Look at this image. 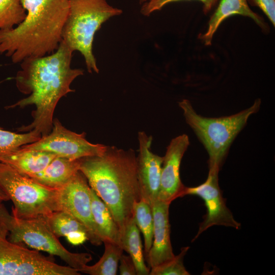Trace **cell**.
I'll use <instances>...</instances> for the list:
<instances>
[{
  "mask_svg": "<svg viewBox=\"0 0 275 275\" xmlns=\"http://www.w3.org/2000/svg\"><path fill=\"white\" fill-rule=\"evenodd\" d=\"M73 51L63 41L53 53L43 57L28 58L21 63L15 77L18 89L29 96L9 106L24 107L34 105L33 122L23 126L20 131L35 130L41 137L49 133L53 126V115L59 100L74 91L72 81L83 74V70L72 68Z\"/></svg>",
  "mask_w": 275,
  "mask_h": 275,
  "instance_id": "obj_1",
  "label": "cell"
},
{
  "mask_svg": "<svg viewBox=\"0 0 275 275\" xmlns=\"http://www.w3.org/2000/svg\"><path fill=\"white\" fill-rule=\"evenodd\" d=\"M135 151L106 146L101 155L79 159V171L106 205L121 234L132 218L134 203L141 200Z\"/></svg>",
  "mask_w": 275,
  "mask_h": 275,
  "instance_id": "obj_2",
  "label": "cell"
},
{
  "mask_svg": "<svg viewBox=\"0 0 275 275\" xmlns=\"http://www.w3.org/2000/svg\"><path fill=\"white\" fill-rule=\"evenodd\" d=\"M24 19L15 27L0 31V54L20 63L30 58L53 53L62 41L69 13V0H21Z\"/></svg>",
  "mask_w": 275,
  "mask_h": 275,
  "instance_id": "obj_3",
  "label": "cell"
},
{
  "mask_svg": "<svg viewBox=\"0 0 275 275\" xmlns=\"http://www.w3.org/2000/svg\"><path fill=\"white\" fill-rule=\"evenodd\" d=\"M261 101L257 99L249 108L228 116L209 118L198 114L187 99L178 102L187 124L203 144L209 156V170H217L229 148L246 125L249 117L258 112Z\"/></svg>",
  "mask_w": 275,
  "mask_h": 275,
  "instance_id": "obj_4",
  "label": "cell"
},
{
  "mask_svg": "<svg viewBox=\"0 0 275 275\" xmlns=\"http://www.w3.org/2000/svg\"><path fill=\"white\" fill-rule=\"evenodd\" d=\"M69 5L62 41L73 52L81 53L90 73H98L93 53L94 36L104 22L122 11L109 5L106 0H69Z\"/></svg>",
  "mask_w": 275,
  "mask_h": 275,
  "instance_id": "obj_5",
  "label": "cell"
},
{
  "mask_svg": "<svg viewBox=\"0 0 275 275\" xmlns=\"http://www.w3.org/2000/svg\"><path fill=\"white\" fill-rule=\"evenodd\" d=\"M0 224L8 231V238L38 251L58 256L68 266L80 270L92 260L87 253H72L66 249L54 234L44 217L20 218L11 214L0 203Z\"/></svg>",
  "mask_w": 275,
  "mask_h": 275,
  "instance_id": "obj_6",
  "label": "cell"
},
{
  "mask_svg": "<svg viewBox=\"0 0 275 275\" xmlns=\"http://www.w3.org/2000/svg\"><path fill=\"white\" fill-rule=\"evenodd\" d=\"M0 188L13 202L12 214L16 217H44L60 210L58 189L43 185L2 162Z\"/></svg>",
  "mask_w": 275,
  "mask_h": 275,
  "instance_id": "obj_7",
  "label": "cell"
},
{
  "mask_svg": "<svg viewBox=\"0 0 275 275\" xmlns=\"http://www.w3.org/2000/svg\"><path fill=\"white\" fill-rule=\"evenodd\" d=\"M8 231L0 224V275H79L69 266L56 263L37 250L8 238Z\"/></svg>",
  "mask_w": 275,
  "mask_h": 275,
  "instance_id": "obj_8",
  "label": "cell"
},
{
  "mask_svg": "<svg viewBox=\"0 0 275 275\" xmlns=\"http://www.w3.org/2000/svg\"><path fill=\"white\" fill-rule=\"evenodd\" d=\"M22 148L51 152L57 156L69 160L102 155L106 146L90 143L86 139V133L78 134L65 128L56 119L53 120L51 131L38 141L21 147Z\"/></svg>",
  "mask_w": 275,
  "mask_h": 275,
  "instance_id": "obj_9",
  "label": "cell"
},
{
  "mask_svg": "<svg viewBox=\"0 0 275 275\" xmlns=\"http://www.w3.org/2000/svg\"><path fill=\"white\" fill-rule=\"evenodd\" d=\"M58 191L60 210L69 213L86 227L88 240L92 244L101 245L103 242L98 234L92 212L91 187L86 177L78 171Z\"/></svg>",
  "mask_w": 275,
  "mask_h": 275,
  "instance_id": "obj_10",
  "label": "cell"
},
{
  "mask_svg": "<svg viewBox=\"0 0 275 275\" xmlns=\"http://www.w3.org/2000/svg\"><path fill=\"white\" fill-rule=\"evenodd\" d=\"M219 170H209L208 177L203 183L194 187H186L184 195H195L203 199L207 212L199 225L193 241L207 229L213 226H223L239 229L240 223L236 221L227 207L218 184Z\"/></svg>",
  "mask_w": 275,
  "mask_h": 275,
  "instance_id": "obj_11",
  "label": "cell"
},
{
  "mask_svg": "<svg viewBox=\"0 0 275 275\" xmlns=\"http://www.w3.org/2000/svg\"><path fill=\"white\" fill-rule=\"evenodd\" d=\"M139 154L136 157L137 177L141 199L151 206L158 200L163 157L151 150L152 137L138 132Z\"/></svg>",
  "mask_w": 275,
  "mask_h": 275,
  "instance_id": "obj_12",
  "label": "cell"
},
{
  "mask_svg": "<svg viewBox=\"0 0 275 275\" xmlns=\"http://www.w3.org/2000/svg\"><path fill=\"white\" fill-rule=\"evenodd\" d=\"M189 145L187 135L182 134L173 138L163 156L158 200L170 204L184 196L186 188L180 177L182 158Z\"/></svg>",
  "mask_w": 275,
  "mask_h": 275,
  "instance_id": "obj_13",
  "label": "cell"
},
{
  "mask_svg": "<svg viewBox=\"0 0 275 275\" xmlns=\"http://www.w3.org/2000/svg\"><path fill=\"white\" fill-rule=\"evenodd\" d=\"M170 205L157 200L151 206L154 224L153 241L147 255L150 268L167 262L175 256L170 239Z\"/></svg>",
  "mask_w": 275,
  "mask_h": 275,
  "instance_id": "obj_14",
  "label": "cell"
},
{
  "mask_svg": "<svg viewBox=\"0 0 275 275\" xmlns=\"http://www.w3.org/2000/svg\"><path fill=\"white\" fill-rule=\"evenodd\" d=\"M233 15L249 17L265 32L269 30L263 18L249 7L248 0H221L209 20L206 31L199 36L200 39L205 45L211 44L213 36L220 24L226 18Z\"/></svg>",
  "mask_w": 275,
  "mask_h": 275,
  "instance_id": "obj_15",
  "label": "cell"
},
{
  "mask_svg": "<svg viewBox=\"0 0 275 275\" xmlns=\"http://www.w3.org/2000/svg\"><path fill=\"white\" fill-rule=\"evenodd\" d=\"M57 156L51 152L19 148L0 155V162L29 176L42 171Z\"/></svg>",
  "mask_w": 275,
  "mask_h": 275,
  "instance_id": "obj_16",
  "label": "cell"
},
{
  "mask_svg": "<svg viewBox=\"0 0 275 275\" xmlns=\"http://www.w3.org/2000/svg\"><path fill=\"white\" fill-rule=\"evenodd\" d=\"M79 159L57 156L41 172L26 176L45 186L59 189L79 171Z\"/></svg>",
  "mask_w": 275,
  "mask_h": 275,
  "instance_id": "obj_17",
  "label": "cell"
},
{
  "mask_svg": "<svg viewBox=\"0 0 275 275\" xmlns=\"http://www.w3.org/2000/svg\"><path fill=\"white\" fill-rule=\"evenodd\" d=\"M92 212L98 234L102 242L108 241L122 248L119 228L106 205L91 187Z\"/></svg>",
  "mask_w": 275,
  "mask_h": 275,
  "instance_id": "obj_18",
  "label": "cell"
},
{
  "mask_svg": "<svg viewBox=\"0 0 275 275\" xmlns=\"http://www.w3.org/2000/svg\"><path fill=\"white\" fill-rule=\"evenodd\" d=\"M140 231L133 217L126 224L121 233L122 246L132 258L138 275H148L150 268L147 267L144 258Z\"/></svg>",
  "mask_w": 275,
  "mask_h": 275,
  "instance_id": "obj_19",
  "label": "cell"
},
{
  "mask_svg": "<svg viewBox=\"0 0 275 275\" xmlns=\"http://www.w3.org/2000/svg\"><path fill=\"white\" fill-rule=\"evenodd\" d=\"M103 243L104 251L99 260L93 265H86L80 272L90 275L117 274L119 260L124 250L115 243L108 241H104Z\"/></svg>",
  "mask_w": 275,
  "mask_h": 275,
  "instance_id": "obj_20",
  "label": "cell"
},
{
  "mask_svg": "<svg viewBox=\"0 0 275 275\" xmlns=\"http://www.w3.org/2000/svg\"><path fill=\"white\" fill-rule=\"evenodd\" d=\"M49 226L58 237L67 238L77 231L86 232L88 237L89 232L86 227L69 213L58 210L44 216Z\"/></svg>",
  "mask_w": 275,
  "mask_h": 275,
  "instance_id": "obj_21",
  "label": "cell"
},
{
  "mask_svg": "<svg viewBox=\"0 0 275 275\" xmlns=\"http://www.w3.org/2000/svg\"><path fill=\"white\" fill-rule=\"evenodd\" d=\"M132 217L143 233L145 251L147 255L153 241L154 224L151 206L142 199L136 202L133 207Z\"/></svg>",
  "mask_w": 275,
  "mask_h": 275,
  "instance_id": "obj_22",
  "label": "cell"
},
{
  "mask_svg": "<svg viewBox=\"0 0 275 275\" xmlns=\"http://www.w3.org/2000/svg\"><path fill=\"white\" fill-rule=\"evenodd\" d=\"M25 16L21 0H0V31L15 27Z\"/></svg>",
  "mask_w": 275,
  "mask_h": 275,
  "instance_id": "obj_23",
  "label": "cell"
},
{
  "mask_svg": "<svg viewBox=\"0 0 275 275\" xmlns=\"http://www.w3.org/2000/svg\"><path fill=\"white\" fill-rule=\"evenodd\" d=\"M41 138V133L35 130L26 133H17L0 128V155L34 143Z\"/></svg>",
  "mask_w": 275,
  "mask_h": 275,
  "instance_id": "obj_24",
  "label": "cell"
},
{
  "mask_svg": "<svg viewBox=\"0 0 275 275\" xmlns=\"http://www.w3.org/2000/svg\"><path fill=\"white\" fill-rule=\"evenodd\" d=\"M182 248L181 252L174 258L159 265L150 268V275H189L183 264V258L189 249Z\"/></svg>",
  "mask_w": 275,
  "mask_h": 275,
  "instance_id": "obj_25",
  "label": "cell"
},
{
  "mask_svg": "<svg viewBox=\"0 0 275 275\" xmlns=\"http://www.w3.org/2000/svg\"><path fill=\"white\" fill-rule=\"evenodd\" d=\"M182 0H149L142 4L141 13L145 16H149L153 12L160 10L166 5ZM203 5V11L206 13L210 11L218 0H198Z\"/></svg>",
  "mask_w": 275,
  "mask_h": 275,
  "instance_id": "obj_26",
  "label": "cell"
},
{
  "mask_svg": "<svg viewBox=\"0 0 275 275\" xmlns=\"http://www.w3.org/2000/svg\"><path fill=\"white\" fill-rule=\"evenodd\" d=\"M258 7L266 15L273 26L275 25V0H249Z\"/></svg>",
  "mask_w": 275,
  "mask_h": 275,
  "instance_id": "obj_27",
  "label": "cell"
},
{
  "mask_svg": "<svg viewBox=\"0 0 275 275\" xmlns=\"http://www.w3.org/2000/svg\"><path fill=\"white\" fill-rule=\"evenodd\" d=\"M119 271L121 275H135L136 271L134 263L128 255H122L120 260Z\"/></svg>",
  "mask_w": 275,
  "mask_h": 275,
  "instance_id": "obj_28",
  "label": "cell"
},
{
  "mask_svg": "<svg viewBox=\"0 0 275 275\" xmlns=\"http://www.w3.org/2000/svg\"><path fill=\"white\" fill-rule=\"evenodd\" d=\"M10 200L8 196L5 193V192L0 188V201H7Z\"/></svg>",
  "mask_w": 275,
  "mask_h": 275,
  "instance_id": "obj_29",
  "label": "cell"
},
{
  "mask_svg": "<svg viewBox=\"0 0 275 275\" xmlns=\"http://www.w3.org/2000/svg\"><path fill=\"white\" fill-rule=\"evenodd\" d=\"M149 0H139V3L141 4H143L145 3H146L147 2L149 1Z\"/></svg>",
  "mask_w": 275,
  "mask_h": 275,
  "instance_id": "obj_30",
  "label": "cell"
},
{
  "mask_svg": "<svg viewBox=\"0 0 275 275\" xmlns=\"http://www.w3.org/2000/svg\"><path fill=\"white\" fill-rule=\"evenodd\" d=\"M2 202H2V201H0V203H2Z\"/></svg>",
  "mask_w": 275,
  "mask_h": 275,
  "instance_id": "obj_31",
  "label": "cell"
}]
</instances>
